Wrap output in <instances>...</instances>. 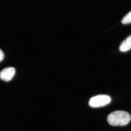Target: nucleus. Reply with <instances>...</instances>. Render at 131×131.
Wrapping results in <instances>:
<instances>
[{
  "instance_id": "obj_3",
  "label": "nucleus",
  "mask_w": 131,
  "mask_h": 131,
  "mask_svg": "<svg viewBox=\"0 0 131 131\" xmlns=\"http://www.w3.org/2000/svg\"><path fill=\"white\" fill-rule=\"evenodd\" d=\"M15 73V69L13 67L6 68L0 72V79L4 81H9L12 79Z\"/></svg>"
},
{
  "instance_id": "obj_4",
  "label": "nucleus",
  "mask_w": 131,
  "mask_h": 131,
  "mask_svg": "<svg viewBox=\"0 0 131 131\" xmlns=\"http://www.w3.org/2000/svg\"><path fill=\"white\" fill-rule=\"evenodd\" d=\"M131 49V35H129L128 37L121 43L119 46V49L121 52H126L129 51Z\"/></svg>"
},
{
  "instance_id": "obj_2",
  "label": "nucleus",
  "mask_w": 131,
  "mask_h": 131,
  "mask_svg": "<svg viewBox=\"0 0 131 131\" xmlns=\"http://www.w3.org/2000/svg\"><path fill=\"white\" fill-rule=\"evenodd\" d=\"M111 101V98L107 95H98L92 97L89 101L91 107L98 108L109 104Z\"/></svg>"
},
{
  "instance_id": "obj_5",
  "label": "nucleus",
  "mask_w": 131,
  "mask_h": 131,
  "mask_svg": "<svg viewBox=\"0 0 131 131\" xmlns=\"http://www.w3.org/2000/svg\"><path fill=\"white\" fill-rule=\"evenodd\" d=\"M122 23L123 24H127L131 23V11L127 14L123 18Z\"/></svg>"
},
{
  "instance_id": "obj_6",
  "label": "nucleus",
  "mask_w": 131,
  "mask_h": 131,
  "mask_svg": "<svg viewBox=\"0 0 131 131\" xmlns=\"http://www.w3.org/2000/svg\"><path fill=\"white\" fill-rule=\"evenodd\" d=\"M4 54L3 53V50L0 49V62L3 61V59H4Z\"/></svg>"
},
{
  "instance_id": "obj_1",
  "label": "nucleus",
  "mask_w": 131,
  "mask_h": 131,
  "mask_svg": "<svg viewBox=\"0 0 131 131\" xmlns=\"http://www.w3.org/2000/svg\"><path fill=\"white\" fill-rule=\"evenodd\" d=\"M107 122L113 126H124L129 124L131 116L128 112L123 111H116L107 116Z\"/></svg>"
}]
</instances>
